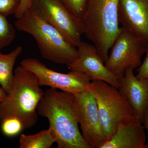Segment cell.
<instances>
[{
	"instance_id": "6da1fadb",
	"label": "cell",
	"mask_w": 148,
	"mask_h": 148,
	"mask_svg": "<svg viewBox=\"0 0 148 148\" xmlns=\"http://www.w3.org/2000/svg\"><path fill=\"white\" fill-rule=\"evenodd\" d=\"M46 118L58 148H91L79 128L74 95L50 88L44 92L37 107Z\"/></svg>"
},
{
	"instance_id": "7a4b0ae2",
	"label": "cell",
	"mask_w": 148,
	"mask_h": 148,
	"mask_svg": "<svg viewBox=\"0 0 148 148\" xmlns=\"http://www.w3.org/2000/svg\"><path fill=\"white\" fill-rule=\"evenodd\" d=\"M16 19L14 23L16 29L34 38L43 58L68 66L77 57V48L34 8L27 10Z\"/></svg>"
},
{
	"instance_id": "3957f363",
	"label": "cell",
	"mask_w": 148,
	"mask_h": 148,
	"mask_svg": "<svg viewBox=\"0 0 148 148\" xmlns=\"http://www.w3.org/2000/svg\"><path fill=\"white\" fill-rule=\"evenodd\" d=\"M10 91L0 103V122L7 118L16 117L25 130L33 127L38 119L37 107L43 95L36 75L23 66L14 70Z\"/></svg>"
},
{
	"instance_id": "277c9868",
	"label": "cell",
	"mask_w": 148,
	"mask_h": 148,
	"mask_svg": "<svg viewBox=\"0 0 148 148\" xmlns=\"http://www.w3.org/2000/svg\"><path fill=\"white\" fill-rule=\"evenodd\" d=\"M120 0H87L82 21L84 33L93 43L104 63L119 34Z\"/></svg>"
},
{
	"instance_id": "5b68a950",
	"label": "cell",
	"mask_w": 148,
	"mask_h": 148,
	"mask_svg": "<svg viewBox=\"0 0 148 148\" xmlns=\"http://www.w3.org/2000/svg\"><path fill=\"white\" fill-rule=\"evenodd\" d=\"M88 89L95 97L103 135L108 141L120 123L135 116L133 109L117 88L103 81L92 80Z\"/></svg>"
},
{
	"instance_id": "8992f818",
	"label": "cell",
	"mask_w": 148,
	"mask_h": 148,
	"mask_svg": "<svg viewBox=\"0 0 148 148\" xmlns=\"http://www.w3.org/2000/svg\"><path fill=\"white\" fill-rule=\"evenodd\" d=\"M147 48V46L138 37L121 27L105 65L115 77L119 78L127 69L134 70L140 66Z\"/></svg>"
},
{
	"instance_id": "52a82bcc",
	"label": "cell",
	"mask_w": 148,
	"mask_h": 148,
	"mask_svg": "<svg viewBox=\"0 0 148 148\" xmlns=\"http://www.w3.org/2000/svg\"><path fill=\"white\" fill-rule=\"evenodd\" d=\"M32 7L77 47L84 34L82 19L77 18L61 0H32Z\"/></svg>"
},
{
	"instance_id": "ba28073f",
	"label": "cell",
	"mask_w": 148,
	"mask_h": 148,
	"mask_svg": "<svg viewBox=\"0 0 148 148\" xmlns=\"http://www.w3.org/2000/svg\"><path fill=\"white\" fill-rule=\"evenodd\" d=\"M20 65L36 75L40 86H46L74 95L87 89L92 80L82 72L71 71L65 74L55 71L36 58L24 59Z\"/></svg>"
},
{
	"instance_id": "9c48e42d",
	"label": "cell",
	"mask_w": 148,
	"mask_h": 148,
	"mask_svg": "<svg viewBox=\"0 0 148 148\" xmlns=\"http://www.w3.org/2000/svg\"><path fill=\"white\" fill-rule=\"evenodd\" d=\"M74 98L79 124L84 139L91 148H101L106 140L94 95L87 89L74 95Z\"/></svg>"
},
{
	"instance_id": "30bf717a",
	"label": "cell",
	"mask_w": 148,
	"mask_h": 148,
	"mask_svg": "<svg viewBox=\"0 0 148 148\" xmlns=\"http://www.w3.org/2000/svg\"><path fill=\"white\" fill-rule=\"evenodd\" d=\"M77 48V57L68 66L71 71L82 72L91 80L103 81L119 89L118 79L106 68L95 46L82 41Z\"/></svg>"
},
{
	"instance_id": "8fae6325",
	"label": "cell",
	"mask_w": 148,
	"mask_h": 148,
	"mask_svg": "<svg viewBox=\"0 0 148 148\" xmlns=\"http://www.w3.org/2000/svg\"><path fill=\"white\" fill-rule=\"evenodd\" d=\"M118 20L147 46L148 0H120Z\"/></svg>"
},
{
	"instance_id": "7c38bea8",
	"label": "cell",
	"mask_w": 148,
	"mask_h": 148,
	"mask_svg": "<svg viewBox=\"0 0 148 148\" xmlns=\"http://www.w3.org/2000/svg\"><path fill=\"white\" fill-rule=\"evenodd\" d=\"M118 80L119 90L129 102L135 116L143 123L148 110V79H139L134 75L133 69H129Z\"/></svg>"
},
{
	"instance_id": "4fadbf2b",
	"label": "cell",
	"mask_w": 148,
	"mask_h": 148,
	"mask_svg": "<svg viewBox=\"0 0 148 148\" xmlns=\"http://www.w3.org/2000/svg\"><path fill=\"white\" fill-rule=\"evenodd\" d=\"M135 116L120 123L112 138L101 148H145L147 136L145 127Z\"/></svg>"
},
{
	"instance_id": "5bb4252c",
	"label": "cell",
	"mask_w": 148,
	"mask_h": 148,
	"mask_svg": "<svg viewBox=\"0 0 148 148\" xmlns=\"http://www.w3.org/2000/svg\"><path fill=\"white\" fill-rule=\"evenodd\" d=\"M22 51L21 46L17 47L8 54H3L0 51V85L7 94L10 91L13 85L14 66Z\"/></svg>"
},
{
	"instance_id": "9a60e30c",
	"label": "cell",
	"mask_w": 148,
	"mask_h": 148,
	"mask_svg": "<svg viewBox=\"0 0 148 148\" xmlns=\"http://www.w3.org/2000/svg\"><path fill=\"white\" fill-rule=\"evenodd\" d=\"M19 141L20 148H49L55 143L49 127L34 135L21 134Z\"/></svg>"
},
{
	"instance_id": "2e32d148",
	"label": "cell",
	"mask_w": 148,
	"mask_h": 148,
	"mask_svg": "<svg viewBox=\"0 0 148 148\" xmlns=\"http://www.w3.org/2000/svg\"><path fill=\"white\" fill-rule=\"evenodd\" d=\"M6 16L0 14V51L10 45L16 36V31Z\"/></svg>"
},
{
	"instance_id": "e0dca14e",
	"label": "cell",
	"mask_w": 148,
	"mask_h": 148,
	"mask_svg": "<svg viewBox=\"0 0 148 148\" xmlns=\"http://www.w3.org/2000/svg\"><path fill=\"white\" fill-rule=\"evenodd\" d=\"M1 130L3 134L8 137H12L25 130L24 125L16 117L7 118L1 122Z\"/></svg>"
},
{
	"instance_id": "ac0fdd59",
	"label": "cell",
	"mask_w": 148,
	"mask_h": 148,
	"mask_svg": "<svg viewBox=\"0 0 148 148\" xmlns=\"http://www.w3.org/2000/svg\"><path fill=\"white\" fill-rule=\"evenodd\" d=\"M75 16L82 19L87 0H61Z\"/></svg>"
},
{
	"instance_id": "d6986e66",
	"label": "cell",
	"mask_w": 148,
	"mask_h": 148,
	"mask_svg": "<svg viewBox=\"0 0 148 148\" xmlns=\"http://www.w3.org/2000/svg\"><path fill=\"white\" fill-rule=\"evenodd\" d=\"M20 2V0H0V14L6 17L14 15Z\"/></svg>"
},
{
	"instance_id": "ffe728a7",
	"label": "cell",
	"mask_w": 148,
	"mask_h": 148,
	"mask_svg": "<svg viewBox=\"0 0 148 148\" xmlns=\"http://www.w3.org/2000/svg\"><path fill=\"white\" fill-rule=\"evenodd\" d=\"M146 53L145 58L137 70L138 74L136 77L139 79H148V45Z\"/></svg>"
},
{
	"instance_id": "44dd1931",
	"label": "cell",
	"mask_w": 148,
	"mask_h": 148,
	"mask_svg": "<svg viewBox=\"0 0 148 148\" xmlns=\"http://www.w3.org/2000/svg\"><path fill=\"white\" fill-rule=\"evenodd\" d=\"M32 0H20L18 8L14 14V17L16 19L19 18L27 10L32 8Z\"/></svg>"
},
{
	"instance_id": "7402d4cb",
	"label": "cell",
	"mask_w": 148,
	"mask_h": 148,
	"mask_svg": "<svg viewBox=\"0 0 148 148\" xmlns=\"http://www.w3.org/2000/svg\"><path fill=\"white\" fill-rule=\"evenodd\" d=\"M143 123L145 128H146L148 132V110L146 111L144 120H143ZM145 148H148V143L146 144Z\"/></svg>"
},
{
	"instance_id": "603a6c76",
	"label": "cell",
	"mask_w": 148,
	"mask_h": 148,
	"mask_svg": "<svg viewBox=\"0 0 148 148\" xmlns=\"http://www.w3.org/2000/svg\"><path fill=\"white\" fill-rule=\"evenodd\" d=\"M8 94L1 86L0 87V103L3 101L7 96Z\"/></svg>"
}]
</instances>
